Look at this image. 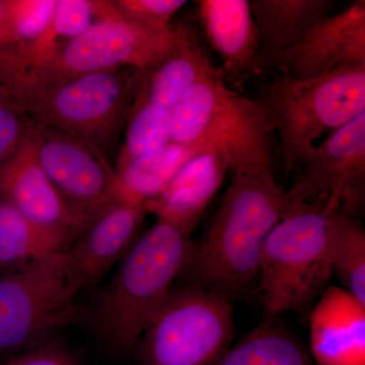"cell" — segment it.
Here are the masks:
<instances>
[{"label":"cell","mask_w":365,"mask_h":365,"mask_svg":"<svg viewBox=\"0 0 365 365\" xmlns=\"http://www.w3.org/2000/svg\"><path fill=\"white\" fill-rule=\"evenodd\" d=\"M287 206V191L273 170L232 174L207 230L190 242L185 284L230 302L246 294L259 278L264 246Z\"/></svg>","instance_id":"1"},{"label":"cell","mask_w":365,"mask_h":365,"mask_svg":"<svg viewBox=\"0 0 365 365\" xmlns=\"http://www.w3.org/2000/svg\"><path fill=\"white\" fill-rule=\"evenodd\" d=\"M191 235L167 220L137 237L93 302L79 309L91 332L116 353L136 350L186 263Z\"/></svg>","instance_id":"2"},{"label":"cell","mask_w":365,"mask_h":365,"mask_svg":"<svg viewBox=\"0 0 365 365\" xmlns=\"http://www.w3.org/2000/svg\"><path fill=\"white\" fill-rule=\"evenodd\" d=\"M274 135L264 106L228 88L222 73L194 86L172 111V143L215 151L230 174L273 170Z\"/></svg>","instance_id":"3"},{"label":"cell","mask_w":365,"mask_h":365,"mask_svg":"<svg viewBox=\"0 0 365 365\" xmlns=\"http://www.w3.org/2000/svg\"><path fill=\"white\" fill-rule=\"evenodd\" d=\"M146 73L134 67L88 72L26 88L11 98L33 121L64 132L107 158L126 126Z\"/></svg>","instance_id":"4"},{"label":"cell","mask_w":365,"mask_h":365,"mask_svg":"<svg viewBox=\"0 0 365 365\" xmlns=\"http://www.w3.org/2000/svg\"><path fill=\"white\" fill-rule=\"evenodd\" d=\"M331 212L317 205L288 204L262 253L263 318L304 313L329 287Z\"/></svg>","instance_id":"5"},{"label":"cell","mask_w":365,"mask_h":365,"mask_svg":"<svg viewBox=\"0 0 365 365\" xmlns=\"http://www.w3.org/2000/svg\"><path fill=\"white\" fill-rule=\"evenodd\" d=\"M258 101L279 138L288 176L325 134L365 112V66L311 79L276 73Z\"/></svg>","instance_id":"6"},{"label":"cell","mask_w":365,"mask_h":365,"mask_svg":"<svg viewBox=\"0 0 365 365\" xmlns=\"http://www.w3.org/2000/svg\"><path fill=\"white\" fill-rule=\"evenodd\" d=\"M232 302L196 285L174 287L137 345L140 365H216L232 347Z\"/></svg>","instance_id":"7"},{"label":"cell","mask_w":365,"mask_h":365,"mask_svg":"<svg viewBox=\"0 0 365 365\" xmlns=\"http://www.w3.org/2000/svg\"><path fill=\"white\" fill-rule=\"evenodd\" d=\"M76 294L69 284L63 253L0 275V364L54 340L78 321Z\"/></svg>","instance_id":"8"},{"label":"cell","mask_w":365,"mask_h":365,"mask_svg":"<svg viewBox=\"0 0 365 365\" xmlns=\"http://www.w3.org/2000/svg\"><path fill=\"white\" fill-rule=\"evenodd\" d=\"M95 11L93 25L26 74L20 90L120 67L148 71L169 47L173 26L155 32L135 25L120 16L113 1H95Z\"/></svg>","instance_id":"9"},{"label":"cell","mask_w":365,"mask_h":365,"mask_svg":"<svg viewBox=\"0 0 365 365\" xmlns=\"http://www.w3.org/2000/svg\"><path fill=\"white\" fill-rule=\"evenodd\" d=\"M288 204L317 205L359 218L365 199V112L338 129L300 165Z\"/></svg>","instance_id":"10"},{"label":"cell","mask_w":365,"mask_h":365,"mask_svg":"<svg viewBox=\"0 0 365 365\" xmlns=\"http://www.w3.org/2000/svg\"><path fill=\"white\" fill-rule=\"evenodd\" d=\"M28 135L38 162L67 206L91 225L124 198L107 158L68 134L29 118Z\"/></svg>","instance_id":"11"},{"label":"cell","mask_w":365,"mask_h":365,"mask_svg":"<svg viewBox=\"0 0 365 365\" xmlns=\"http://www.w3.org/2000/svg\"><path fill=\"white\" fill-rule=\"evenodd\" d=\"M276 73L294 79L322 78L365 66V1L357 0L314 24L295 44L262 59Z\"/></svg>","instance_id":"12"},{"label":"cell","mask_w":365,"mask_h":365,"mask_svg":"<svg viewBox=\"0 0 365 365\" xmlns=\"http://www.w3.org/2000/svg\"><path fill=\"white\" fill-rule=\"evenodd\" d=\"M145 206L121 198L101 213L63 252L69 284L76 294L98 284L139 237Z\"/></svg>","instance_id":"13"},{"label":"cell","mask_w":365,"mask_h":365,"mask_svg":"<svg viewBox=\"0 0 365 365\" xmlns=\"http://www.w3.org/2000/svg\"><path fill=\"white\" fill-rule=\"evenodd\" d=\"M0 197L41 227L58 232L72 242L88 223L67 206L38 162L30 137L0 165Z\"/></svg>","instance_id":"14"},{"label":"cell","mask_w":365,"mask_h":365,"mask_svg":"<svg viewBox=\"0 0 365 365\" xmlns=\"http://www.w3.org/2000/svg\"><path fill=\"white\" fill-rule=\"evenodd\" d=\"M309 342L316 365H365V304L329 285L311 309Z\"/></svg>","instance_id":"15"},{"label":"cell","mask_w":365,"mask_h":365,"mask_svg":"<svg viewBox=\"0 0 365 365\" xmlns=\"http://www.w3.org/2000/svg\"><path fill=\"white\" fill-rule=\"evenodd\" d=\"M197 6L206 39L222 59L223 79L239 81L263 67L250 0H200Z\"/></svg>","instance_id":"16"},{"label":"cell","mask_w":365,"mask_h":365,"mask_svg":"<svg viewBox=\"0 0 365 365\" xmlns=\"http://www.w3.org/2000/svg\"><path fill=\"white\" fill-rule=\"evenodd\" d=\"M227 172L222 155L210 150L202 151L185 163L168 186L145 204L146 212L192 235L222 188Z\"/></svg>","instance_id":"17"},{"label":"cell","mask_w":365,"mask_h":365,"mask_svg":"<svg viewBox=\"0 0 365 365\" xmlns=\"http://www.w3.org/2000/svg\"><path fill=\"white\" fill-rule=\"evenodd\" d=\"M220 73L194 31L185 25L173 26L169 47L148 69L136 98L173 111L194 86Z\"/></svg>","instance_id":"18"},{"label":"cell","mask_w":365,"mask_h":365,"mask_svg":"<svg viewBox=\"0 0 365 365\" xmlns=\"http://www.w3.org/2000/svg\"><path fill=\"white\" fill-rule=\"evenodd\" d=\"M262 59L295 44L322 19L331 14L333 0H250Z\"/></svg>","instance_id":"19"},{"label":"cell","mask_w":365,"mask_h":365,"mask_svg":"<svg viewBox=\"0 0 365 365\" xmlns=\"http://www.w3.org/2000/svg\"><path fill=\"white\" fill-rule=\"evenodd\" d=\"M72 244L66 235L41 227L0 197V271L18 270L32 262L64 251Z\"/></svg>","instance_id":"20"},{"label":"cell","mask_w":365,"mask_h":365,"mask_svg":"<svg viewBox=\"0 0 365 365\" xmlns=\"http://www.w3.org/2000/svg\"><path fill=\"white\" fill-rule=\"evenodd\" d=\"M205 150H209L170 143L162 150L119 162L116 176L122 196L145 206L168 186L185 163Z\"/></svg>","instance_id":"21"},{"label":"cell","mask_w":365,"mask_h":365,"mask_svg":"<svg viewBox=\"0 0 365 365\" xmlns=\"http://www.w3.org/2000/svg\"><path fill=\"white\" fill-rule=\"evenodd\" d=\"M216 365H316L311 353L280 318H263Z\"/></svg>","instance_id":"22"},{"label":"cell","mask_w":365,"mask_h":365,"mask_svg":"<svg viewBox=\"0 0 365 365\" xmlns=\"http://www.w3.org/2000/svg\"><path fill=\"white\" fill-rule=\"evenodd\" d=\"M330 260L343 288L365 304V232L359 218L331 212Z\"/></svg>","instance_id":"23"},{"label":"cell","mask_w":365,"mask_h":365,"mask_svg":"<svg viewBox=\"0 0 365 365\" xmlns=\"http://www.w3.org/2000/svg\"><path fill=\"white\" fill-rule=\"evenodd\" d=\"M57 0H6L0 26V51L23 52L37 42L51 24Z\"/></svg>","instance_id":"24"},{"label":"cell","mask_w":365,"mask_h":365,"mask_svg":"<svg viewBox=\"0 0 365 365\" xmlns=\"http://www.w3.org/2000/svg\"><path fill=\"white\" fill-rule=\"evenodd\" d=\"M172 111L135 98L126 122V140L119 162L148 155L167 146L170 139Z\"/></svg>","instance_id":"25"},{"label":"cell","mask_w":365,"mask_h":365,"mask_svg":"<svg viewBox=\"0 0 365 365\" xmlns=\"http://www.w3.org/2000/svg\"><path fill=\"white\" fill-rule=\"evenodd\" d=\"M187 1L185 0H117L115 9L125 20L155 32H167L170 20Z\"/></svg>","instance_id":"26"},{"label":"cell","mask_w":365,"mask_h":365,"mask_svg":"<svg viewBox=\"0 0 365 365\" xmlns=\"http://www.w3.org/2000/svg\"><path fill=\"white\" fill-rule=\"evenodd\" d=\"M96 21L95 1L57 0L50 29L63 45L76 39Z\"/></svg>","instance_id":"27"},{"label":"cell","mask_w":365,"mask_h":365,"mask_svg":"<svg viewBox=\"0 0 365 365\" xmlns=\"http://www.w3.org/2000/svg\"><path fill=\"white\" fill-rule=\"evenodd\" d=\"M28 127L29 118L6 88L0 86V165L18 150Z\"/></svg>","instance_id":"28"},{"label":"cell","mask_w":365,"mask_h":365,"mask_svg":"<svg viewBox=\"0 0 365 365\" xmlns=\"http://www.w3.org/2000/svg\"><path fill=\"white\" fill-rule=\"evenodd\" d=\"M1 365H81L56 340L49 341L11 357Z\"/></svg>","instance_id":"29"},{"label":"cell","mask_w":365,"mask_h":365,"mask_svg":"<svg viewBox=\"0 0 365 365\" xmlns=\"http://www.w3.org/2000/svg\"><path fill=\"white\" fill-rule=\"evenodd\" d=\"M6 1H0V26H1L2 21H4V14H6Z\"/></svg>","instance_id":"30"}]
</instances>
